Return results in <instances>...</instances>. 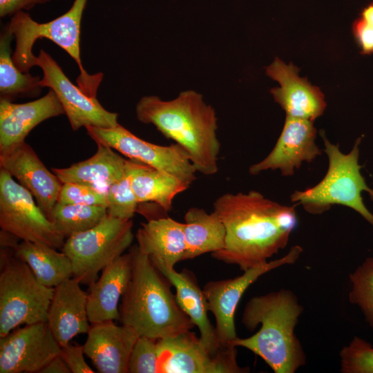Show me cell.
<instances>
[{"instance_id": "obj_1", "label": "cell", "mask_w": 373, "mask_h": 373, "mask_svg": "<svg viewBox=\"0 0 373 373\" xmlns=\"http://www.w3.org/2000/svg\"><path fill=\"white\" fill-rule=\"evenodd\" d=\"M226 229L224 247L211 256L242 271L262 265L284 249L296 228L294 207L280 204L261 193H227L213 203Z\"/></svg>"}, {"instance_id": "obj_2", "label": "cell", "mask_w": 373, "mask_h": 373, "mask_svg": "<svg viewBox=\"0 0 373 373\" xmlns=\"http://www.w3.org/2000/svg\"><path fill=\"white\" fill-rule=\"evenodd\" d=\"M135 114L140 122L153 124L182 146L197 172L209 176L218 171L220 144L216 113L200 93L185 90L168 101L144 96L137 103Z\"/></svg>"}, {"instance_id": "obj_3", "label": "cell", "mask_w": 373, "mask_h": 373, "mask_svg": "<svg viewBox=\"0 0 373 373\" xmlns=\"http://www.w3.org/2000/svg\"><path fill=\"white\" fill-rule=\"evenodd\" d=\"M303 307L293 291L286 289L254 296L246 304L241 322L253 336L233 342L260 356L275 373H294L306 363L295 327Z\"/></svg>"}, {"instance_id": "obj_4", "label": "cell", "mask_w": 373, "mask_h": 373, "mask_svg": "<svg viewBox=\"0 0 373 373\" xmlns=\"http://www.w3.org/2000/svg\"><path fill=\"white\" fill-rule=\"evenodd\" d=\"M132 271L119 307V321L139 336L155 340L175 336L195 325L179 306L169 280L135 245Z\"/></svg>"}, {"instance_id": "obj_5", "label": "cell", "mask_w": 373, "mask_h": 373, "mask_svg": "<svg viewBox=\"0 0 373 373\" xmlns=\"http://www.w3.org/2000/svg\"><path fill=\"white\" fill-rule=\"evenodd\" d=\"M88 0H74L70 8L59 17L46 23H38L25 11L12 16L4 27L15 40L12 59L16 66L28 73L35 66L36 56L32 48L35 41L46 38L64 50L76 62L79 70L77 86L88 95L97 97L103 79L99 73L90 75L81 59V23Z\"/></svg>"}, {"instance_id": "obj_6", "label": "cell", "mask_w": 373, "mask_h": 373, "mask_svg": "<svg viewBox=\"0 0 373 373\" xmlns=\"http://www.w3.org/2000/svg\"><path fill=\"white\" fill-rule=\"evenodd\" d=\"M329 166L324 178L315 186L304 191H296L291 201L300 204L311 214H321L335 204L348 207L358 212L373 227V214L365 206L361 193L367 191L373 198V189L366 184L358 164V138L352 151L343 153L338 144L331 143L321 132Z\"/></svg>"}, {"instance_id": "obj_7", "label": "cell", "mask_w": 373, "mask_h": 373, "mask_svg": "<svg viewBox=\"0 0 373 373\" xmlns=\"http://www.w3.org/2000/svg\"><path fill=\"white\" fill-rule=\"evenodd\" d=\"M132 220L108 216L94 227L67 238L62 247L70 260L73 278L90 286L99 273L124 254L133 240Z\"/></svg>"}, {"instance_id": "obj_8", "label": "cell", "mask_w": 373, "mask_h": 373, "mask_svg": "<svg viewBox=\"0 0 373 373\" xmlns=\"http://www.w3.org/2000/svg\"><path fill=\"white\" fill-rule=\"evenodd\" d=\"M0 268V337L21 325L46 322L54 287L40 283L15 256Z\"/></svg>"}, {"instance_id": "obj_9", "label": "cell", "mask_w": 373, "mask_h": 373, "mask_svg": "<svg viewBox=\"0 0 373 373\" xmlns=\"http://www.w3.org/2000/svg\"><path fill=\"white\" fill-rule=\"evenodd\" d=\"M0 227L20 240L61 249L66 238L38 206L32 195L0 169Z\"/></svg>"}, {"instance_id": "obj_10", "label": "cell", "mask_w": 373, "mask_h": 373, "mask_svg": "<svg viewBox=\"0 0 373 373\" xmlns=\"http://www.w3.org/2000/svg\"><path fill=\"white\" fill-rule=\"evenodd\" d=\"M87 134L96 144L106 146L135 160L168 173L191 186L196 170L187 152L179 144L161 146L145 141L121 124L108 127L86 126Z\"/></svg>"}, {"instance_id": "obj_11", "label": "cell", "mask_w": 373, "mask_h": 373, "mask_svg": "<svg viewBox=\"0 0 373 373\" xmlns=\"http://www.w3.org/2000/svg\"><path fill=\"white\" fill-rule=\"evenodd\" d=\"M157 373H246L237 362V349L231 345L211 352L191 330L157 340Z\"/></svg>"}, {"instance_id": "obj_12", "label": "cell", "mask_w": 373, "mask_h": 373, "mask_svg": "<svg viewBox=\"0 0 373 373\" xmlns=\"http://www.w3.org/2000/svg\"><path fill=\"white\" fill-rule=\"evenodd\" d=\"M302 252L303 248L295 245L282 258L247 269L239 276L205 284L202 290L209 311L215 316L216 332L221 346L233 345V342L238 337L234 316L247 289L263 274L281 266L294 264Z\"/></svg>"}, {"instance_id": "obj_13", "label": "cell", "mask_w": 373, "mask_h": 373, "mask_svg": "<svg viewBox=\"0 0 373 373\" xmlns=\"http://www.w3.org/2000/svg\"><path fill=\"white\" fill-rule=\"evenodd\" d=\"M35 65L43 73L41 87H47L55 93L73 131L86 126L108 128L119 124L117 113L107 111L97 97L88 95L73 84L45 50H40Z\"/></svg>"}, {"instance_id": "obj_14", "label": "cell", "mask_w": 373, "mask_h": 373, "mask_svg": "<svg viewBox=\"0 0 373 373\" xmlns=\"http://www.w3.org/2000/svg\"><path fill=\"white\" fill-rule=\"evenodd\" d=\"M60 353L47 322L25 325L0 337V373H39Z\"/></svg>"}, {"instance_id": "obj_15", "label": "cell", "mask_w": 373, "mask_h": 373, "mask_svg": "<svg viewBox=\"0 0 373 373\" xmlns=\"http://www.w3.org/2000/svg\"><path fill=\"white\" fill-rule=\"evenodd\" d=\"M317 131L314 122L286 117L282 132L271 151L260 162L252 164L249 173L279 170L283 176H291L303 162H312L322 154L316 144Z\"/></svg>"}, {"instance_id": "obj_16", "label": "cell", "mask_w": 373, "mask_h": 373, "mask_svg": "<svg viewBox=\"0 0 373 373\" xmlns=\"http://www.w3.org/2000/svg\"><path fill=\"white\" fill-rule=\"evenodd\" d=\"M0 167L32 195L50 220L63 184L46 168L32 148L23 142L0 153Z\"/></svg>"}, {"instance_id": "obj_17", "label": "cell", "mask_w": 373, "mask_h": 373, "mask_svg": "<svg viewBox=\"0 0 373 373\" xmlns=\"http://www.w3.org/2000/svg\"><path fill=\"white\" fill-rule=\"evenodd\" d=\"M298 71L293 64H286L276 57L265 72L280 86L271 88L270 93L285 111L286 117L314 122L325 110V97L318 87L300 77Z\"/></svg>"}, {"instance_id": "obj_18", "label": "cell", "mask_w": 373, "mask_h": 373, "mask_svg": "<svg viewBox=\"0 0 373 373\" xmlns=\"http://www.w3.org/2000/svg\"><path fill=\"white\" fill-rule=\"evenodd\" d=\"M139 334L113 321L91 324L83 345L85 355L99 373H128L131 350Z\"/></svg>"}, {"instance_id": "obj_19", "label": "cell", "mask_w": 373, "mask_h": 373, "mask_svg": "<svg viewBox=\"0 0 373 373\" xmlns=\"http://www.w3.org/2000/svg\"><path fill=\"white\" fill-rule=\"evenodd\" d=\"M63 114L64 108L50 89L43 97L26 103L0 99V153L25 142L40 123Z\"/></svg>"}, {"instance_id": "obj_20", "label": "cell", "mask_w": 373, "mask_h": 373, "mask_svg": "<svg viewBox=\"0 0 373 373\" xmlns=\"http://www.w3.org/2000/svg\"><path fill=\"white\" fill-rule=\"evenodd\" d=\"M72 277L54 287L46 322L61 347L76 336L87 334L91 326L87 311L88 293Z\"/></svg>"}, {"instance_id": "obj_21", "label": "cell", "mask_w": 373, "mask_h": 373, "mask_svg": "<svg viewBox=\"0 0 373 373\" xmlns=\"http://www.w3.org/2000/svg\"><path fill=\"white\" fill-rule=\"evenodd\" d=\"M132 271V256L124 253L106 266L89 286L87 311L90 324L119 320V303Z\"/></svg>"}, {"instance_id": "obj_22", "label": "cell", "mask_w": 373, "mask_h": 373, "mask_svg": "<svg viewBox=\"0 0 373 373\" xmlns=\"http://www.w3.org/2000/svg\"><path fill=\"white\" fill-rule=\"evenodd\" d=\"M135 238L139 249L157 269H174L176 263L184 260V223L169 216L147 220L141 224Z\"/></svg>"}, {"instance_id": "obj_23", "label": "cell", "mask_w": 373, "mask_h": 373, "mask_svg": "<svg viewBox=\"0 0 373 373\" xmlns=\"http://www.w3.org/2000/svg\"><path fill=\"white\" fill-rule=\"evenodd\" d=\"M175 287L176 300L200 332V339L213 354L227 347L220 345L216 328L211 325L207 312V302L193 273L188 269L178 272L175 269H157ZM229 347V346H228Z\"/></svg>"}, {"instance_id": "obj_24", "label": "cell", "mask_w": 373, "mask_h": 373, "mask_svg": "<svg viewBox=\"0 0 373 373\" xmlns=\"http://www.w3.org/2000/svg\"><path fill=\"white\" fill-rule=\"evenodd\" d=\"M126 172L138 203L153 202L165 212L171 209L174 198L190 186L168 173L130 159Z\"/></svg>"}, {"instance_id": "obj_25", "label": "cell", "mask_w": 373, "mask_h": 373, "mask_svg": "<svg viewBox=\"0 0 373 373\" xmlns=\"http://www.w3.org/2000/svg\"><path fill=\"white\" fill-rule=\"evenodd\" d=\"M97 146V151L88 159L66 168H53L52 171L62 184L77 182L108 187L126 174V159L111 147Z\"/></svg>"}, {"instance_id": "obj_26", "label": "cell", "mask_w": 373, "mask_h": 373, "mask_svg": "<svg viewBox=\"0 0 373 373\" xmlns=\"http://www.w3.org/2000/svg\"><path fill=\"white\" fill-rule=\"evenodd\" d=\"M186 253L184 260L206 253L222 249L226 242V229L218 215L204 209L191 207L184 215Z\"/></svg>"}, {"instance_id": "obj_27", "label": "cell", "mask_w": 373, "mask_h": 373, "mask_svg": "<svg viewBox=\"0 0 373 373\" xmlns=\"http://www.w3.org/2000/svg\"><path fill=\"white\" fill-rule=\"evenodd\" d=\"M15 256L26 262L46 287H55L73 276L70 258L50 246L22 240L15 249Z\"/></svg>"}, {"instance_id": "obj_28", "label": "cell", "mask_w": 373, "mask_h": 373, "mask_svg": "<svg viewBox=\"0 0 373 373\" xmlns=\"http://www.w3.org/2000/svg\"><path fill=\"white\" fill-rule=\"evenodd\" d=\"M13 36L5 28L0 37V99L9 101L17 97L39 95L40 77L21 71L15 64L10 43Z\"/></svg>"}, {"instance_id": "obj_29", "label": "cell", "mask_w": 373, "mask_h": 373, "mask_svg": "<svg viewBox=\"0 0 373 373\" xmlns=\"http://www.w3.org/2000/svg\"><path fill=\"white\" fill-rule=\"evenodd\" d=\"M106 215L107 208L104 206L57 202L50 220L66 239L73 234L94 227Z\"/></svg>"}, {"instance_id": "obj_30", "label": "cell", "mask_w": 373, "mask_h": 373, "mask_svg": "<svg viewBox=\"0 0 373 373\" xmlns=\"http://www.w3.org/2000/svg\"><path fill=\"white\" fill-rule=\"evenodd\" d=\"M350 303L357 305L373 328V257L367 258L349 276Z\"/></svg>"}, {"instance_id": "obj_31", "label": "cell", "mask_w": 373, "mask_h": 373, "mask_svg": "<svg viewBox=\"0 0 373 373\" xmlns=\"http://www.w3.org/2000/svg\"><path fill=\"white\" fill-rule=\"evenodd\" d=\"M107 214L122 220H131L137 211L139 203L126 172L110 184L106 191Z\"/></svg>"}, {"instance_id": "obj_32", "label": "cell", "mask_w": 373, "mask_h": 373, "mask_svg": "<svg viewBox=\"0 0 373 373\" xmlns=\"http://www.w3.org/2000/svg\"><path fill=\"white\" fill-rule=\"evenodd\" d=\"M342 373H373V347L369 342L354 336L339 352Z\"/></svg>"}, {"instance_id": "obj_33", "label": "cell", "mask_w": 373, "mask_h": 373, "mask_svg": "<svg viewBox=\"0 0 373 373\" xmlns=\"http://www.w3.org/2000/svg\"><path fill=\"white\" fill-rule=\"evenodd\" d=\"M157 340L139 336L131 350L128 373H157Z\"/></svg>"}, {"instance_id": "obj_34", "label": "cell", "mask_w": 373, "mask_h": 373, "mask_svg": "<svg viewBox=\"0 0 373 373\" xmlns=\"http://www.w3.org/2000/svg\"><path fill=\"white\" fill-rule=\"evenodd\" d=\"M57 202L106 207V193L90 185L66 182L62 184Z\"/></svg>"}, {"instance_id": "obj_35", "label": "cell", "mask_w": 373, "mask_h": 373, "mask_svg": "<svg viewBox=\"0 0 373 373\" xmlns=\"http://www.w3.org/2000/svg\"><path fill=\"white\" fill-rule=\"evenodd\" d=\"M61 356L71 373L95 372L86 362L83 345L68 344L61 347Z\"/></svg>"}, {"instance_id": "obj_36", "label": "cell", "mask_w": 373, "mask_h": 373, "mask_svg": "<svg viewBox=\"0 0 373 373\" xmlns=\"http://www.w3.org/2000/svg\"><path fill=\"white\" fill-rule=\"evenodd\" d=\"M352 32L363 55L373 53V27L358 18L353 23Z\"/></svg>"}, {"instance_id": "obj_37", "label": "cell", "mask_w": 373, "mask_h": 373, "mask_svg": "<svg viewBox=\"0 0 373 373\" xmlns=\"http://www.w3.org/2000/svg\"><path fill=\"white\" fill-rule=\"evenodd\" d=\"M51 0H0V17L14 15L32 9L37 5L46 3Z\"/></svg>"}, {"instance_id": "obj_38", "label": "cell", "mask_w": 373, "mask_h": 373, "mask_svg": "<svg viewBox=\"0 0 373 373\" xmlns=\"http://www.w3.org/2000/svg\"><path fill=\"white\" fill-rule=\"evenodd\" d=\"M39 373H71V372L59 354L44 366Z\"/></svg>"}, {"instance_id": "obj_39", "label": "cell", "mask_w": 373, "mask_h": 373, "mask_svg": "<svg viewBox=\"0 0 373 373\" xmlns=\"http://www.w3.org/2000/svg\"><path fill=\"white\" fill-rule=\"evenodd\" d=\"M20 239L10 232L1 229L0 231V247L16 249Z\"/></svg>"}, {"instance_id": "obj_40", "label": "cell", "mask_w": 373, "mask_h": 373, "mask_svg": "<svg viewBox=\"0 0 373 373\" xmlns=\"http://www.w3.org/2000/svg\"><path fill=\"white\" fill-rule=\"evenodd\" d=\"M360 18L373 27V2L363 9Z\"/></svg>"}]
</instances>
